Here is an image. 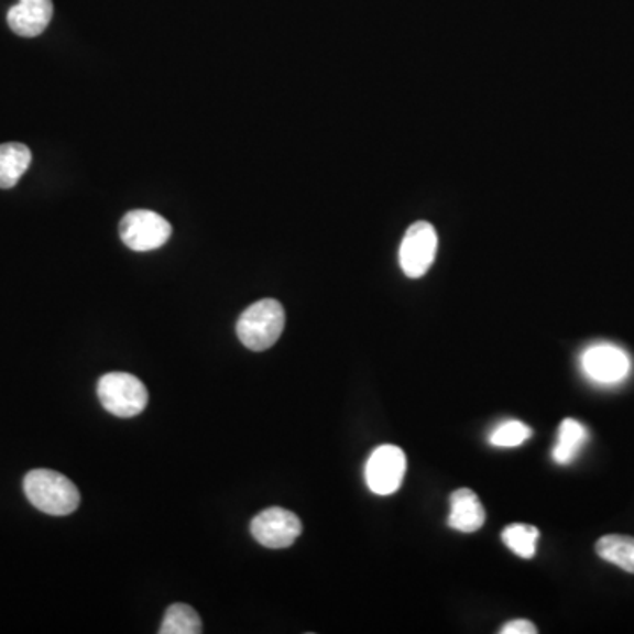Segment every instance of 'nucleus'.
<instances>
[{
  "label": "nucleus",
  "mask_w": 634,
  "mask_h": 634,
  "mask_svg": "<svg viewBox=\"0 0 634 634\" xmlns=\"http://www.w3.org/2000/svg\"><path fill=\"white\" fill-rule=\"evenodd\" d=\"M599 557L634 575V537L610 534L595 543Z\"/></svg>",
  "instance_id": "13"
},
{
  "label": "nucleus",
  "mask_w": 634,
  "mask_h": 634,
  "mask_svg": "<svg viewBox=\"0 0 634 634\" xmlns=\"http://www.w3.org/2000/svg\"><path fill=\"white\" fill-rule=\"evenodd\" d=\"M97 395L102 407L119 418H132L145 411L149 392L140 379L125 372H110L97 383Z\"/></svg>",
  "instance_id": "3"
},
{
  "label": "nucleus",
  "mask_w": 634,
  "mask_h": 634,
  "mask_svg": "<svg viewBox=\"0 0 634 634\" xmlns=\"http://www.w3.org/2000/svg\"><path fill=\"white\" fill-rule=\"evenodd\" d=\"M451 513H449L448 525L460 533H476L480 531L487 520L483 504L480 498L472 490L460 489L451 493L449 498Z\"/></svg>",
  "instance_id": "10"
},
{
  "label": "nucleus",
  "mask_w": 634,
  "mask_h": 634,
  "mask_svg": "<svg viewBox=\"0 0 634 634\" xmlns=\"http://www.w3.org/2000/svg\"><path fill=\"white\" fill-rule=\"evenodd\" d=\"M53 18L52 0H20L8 11V23L14 34L35 37L43 34Z\"/></svg>",
  "instance_id": "9"
},
{
  "label": "nucleus",
  "mask_w": 634,
  "mask_h": 634,
  "mask_svg": "<svg viewBox=\"0 0 634 634\" xmlns=\"http://www.w3.org/2000/svg\"><path fill=\"white\" fill-rule=\"evenodd\" d=\"M581 365L598 383H619L630 372V358L615 346H594L583 354Z\"/></svg>",
  "instance_id": "8"
},
{
  "label": "nucleus",
  "mask_w": 634,
  "mask_h": 634,
  "mask_svg": "<svg viewBox=\"0 0 634 634\" xmlns=\"http://www.w3.org/2000/svg\"><path fill=\"white\" fill-rule=\"evenodd\" d=\"M537 627L533 624V622L524 621V619H520V621H511L507 622L504 627L501 630V634H536Z\"/></svg>",
  "instance_id": "17"
},
{
  "label": "nucleus",
  "mask_w": 634,
  "mask_h": 634,
  "mask_svg": "<svg viewBox=\"0 0 634 634\" xmlns=\"http://www.w3.org/2000/svg\"><path fill=\"white\" fill-rule=\"evenodd\" d=\"M284 325L286 314L277 299H260L247 307L238 319V339L251 351H266L281 339Z\"/></svg>",
  "instance_id": "2"
},
{
  "label": "nucleus",
  "mask_w": 634,
  "mask_h": 634,
  "mask_svg": "<svg viewBox=\"0 0 634 634\" xmlns=\"http://www.w3.org/2000/svg\"><path fill=\"white\" fill-rule=\"evenodd\" d=\"M172 237V225L152 210H131L120 220V238L131 251L149 252Z\"/></svg>",
  "instance_id": "4"
},
{
  "label": "nucleus",
  "mask_w": 634,
  "mask_h": 634,
  "mask_svg": "<svg viewBox=\"0 0 634 634\" xmlns=\"http://www.w3.org/2000/svg\"><path fill=\"white\" fill-rule=\"evenodd\" d=\"M23 490L32 506L46 515L66 516L78 510L79 498L76 484L57 471L34 469L23 480Z\"/></svg>",
  "instance_id": "1"
},
{
  "label": "nucleus",
  "mask_w": 634,
  "mask_h": 634,
  "mask_svg": "<svg viewBox=\"0 0 634 634\" xmlns=\"http://www.w3.org/2000/svg\"><path fill=\"white\" fill-rule=\"evenodd\" d=\"M32 152L23 143L0 145V189H11L29 170Z\"/></svg>",
  "instance_id": "11"
},
{
  "label": "nucleus",
  "mask_w": 634,
  "mask_h": 634,
  "mask_svg": "<svg viewBox=\"0 0 634 634\" xmlns=\"http://www.w3.org/2000/svg\"><path fill=\"white\" fill-rule=\"evenodd\" d=\"M587 430L580 422L572 418H566L560 423L559 436H557V445H555L551 457L555 462L560 466H568L580 453V449L586 445Z\"/></svg>",
  "instance_id": "12"
},
{
  "label": "nucleus",
  "mask_w": 634,
  "mask_h": 634,
  "mask_svg": "<svg viewBox=\"0 0 634 634\" xmlns=\"http://www.w3.org/2000/svg\"><path fill=\"white\" fill-rule=\"evenodd\" d=\"M201 619L198 612L189 604L175 603L164 613L161 634H199L201 633Z\"/></svg>",
  "instance_id": "14"
},
{
  "label": "nucleus",
  "mask_w": 634,
  "mask_h": 634,
  "mask_svg": "<svg viewBox=\"0 0 634 634\" xmlns=\"http://www.w3.org/2000/svg\"><path fill=\"white\" fill-rule=\"evenodd\" d=\"M436 252L437 233L434 226L430 222H425V220L414 222L405 231L401 252H398V260H401L405 275L411 278L423 277L436 260Z\"/></svg>",
  "instance_id": "5"
},
{
  "label": "nucleus",
  "mask_w": 634,
  "mask_h": 634,
  "mask_svg": "<svg viewBox=\"0 0 634 634\" xmlns=\"http://www.w3.org/2000/svg\"><path fill=\"white\" fill-rule=\"evenodd\" d=\"M539 531L533 525L513 524L502 531V542L522 559H533Z\"/></svg>",
  "instance_id": "15"
},
{
  "label": "nucleus",
  "mask_w": 634,
  "mask_h": 634,
  "mask_svg": "<svg viewBox=\"0 0 634 634\" xmlns=\"http://www.w3.org/2000/svg\"><path fill=\"white\" fill-rule=\"evenodd\" d=\"M531 437H533V430L525 423L511 419L492 431L490 445L499 446V448H515V446L524 445L525 440Z\"/></svg>",
  "instance_id": "16"
},
{
  "label": "nucleus",
  "mask_w": 634,
  "mask_h": 634,
  "mask_svg": "<svg viewBox=\"0 0 634 634\" xmlns=\"http://www.w3.org/2000/svg\"><path fill=\"white\" fill-rule=\"evenodd\" d=\"M251 533L266 548H287L302 534V522L284 507H269L252 520Z\"/></svg>",
  "instance_id": "7"
},
{
  "label": "nucleus",
  "mask_w": 634,
  "mask_h": 634,
  "mask_svg": "<svg viewBox=\"0 0 634 634\" xmlns=\"http://www.w3.org/2000/svg\"><path fill=\"white\" fill-rule=\"evenodd\" d=\"M405 455L398 446L383 445L374 449L365 466L369 489L378 495H392L401 489L405 476Z\"/></svg>",
  "instance_id": "6"
}]
</instances>
